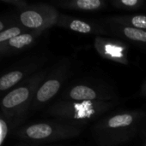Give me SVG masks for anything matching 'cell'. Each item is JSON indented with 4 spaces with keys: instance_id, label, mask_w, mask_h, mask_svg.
<instances>
[{
    "instance_id": "1",
    "label": "cell",
    "mask_w": 146,
    "mask_h": 146,
    "mask_svg": "<svg viewBox=\"0 0 146 146\" xmlns=\"http://www.w3.org/2000/svg\"><path fill=\"white\" fill-rule=\"evenodd\" d=\"M145 114L138 110L120 111L102 116L92 127L93 137L100 146H117L132 139L145 119Z\"/></svg>"
},
{
    "instance_id": "2",
    "label": "cell",
    "mask_w": 146,
    "mask_h": 146,
    "mask_svg": "<svg viewBox=\"0 0 146 146\" xmlns=\"http://www.w3.org/2000/svg\"><path fill=\"white\" fill-rule=\"evenodd\" d=\"M119 104V100L107 102H77L58 101L46 110L50 116L56 120L83 127L97 121L104 114Z\"/></svg>"
},
{
    "instance_id": "3",
    "label": "cell",
    "mask_w": 146,
    "mask_h": 146,
    "mask_svg": "<svg viewBox=\"0 0 146 146\" xmlns=\"http://www.w3.org/2000/svg\"><path fill=\"white\" fill-rule=\"evenodd\" d=\"M48 72L49 69L39 70L3 98L1 110L7 118L18 119L25 115L31 108L36 92Z\"/></svg>"
},
{
    "instance_id": "4",
    "label": "cell",
    "mask_w": 146,
    "mask_h": 146,
    "mask_svg": "<svg viewBox=\"0 0 146 146\" xmlns=\"http://www.w3.org/2000/svg\"><path fill=\"white\" fill-rule=\"evenodd\" d=\"M84 127L68 122L52 120L28 125L18 132V136L25 140L34 143H47L77 138Z\"/></svg>"
},
{
    "instance_id": "5",
    "label": "cell",
    "mask_w": 146,
    "mask_h": 146,
    "mask_svg": "<svg viewBox=\"0 0 146 146\" xmlns=\"http://www.w3.org/2000/svg\"><path fill=\"white\" fill-rule=\"evenodd\" d=\"M62 101L107 102L118 100L115 91L103 82L83 80L71 84L61 94Z\"/></svg>"
},
{
    "instance_id": "6",
    "label": "cell",
    "mask_w": 146,
    "mask_h": 146,
    "mask_svg": "<svg viewBox=\"0 0 146 146\" xmlns=\"http://www.w3.org/2000/svg\"><path fill=\"white\" fill-rule=\"evenodd\" d=\"M71 74V62L63 58L49 70L45 80L38 88L31 108L36 110L51 101L61 90L63 85Z\"/></svg>"
},
{
    "instance_id": "7",
    "label": "cell",
    "mask_w": 146,
    "mask_h": 146,
    "mask_svg": "<svg viewBox=\"0 0 146 146\" xmlns=\"http://www.w3.org/2000/svg\"><path fill=\"white\" fill-rule=\"evenodd\" d=\"M60 12L54 5L38 3L28 5L21 9L19 21L28 31L43 33L45 30L56 27Z\"/></svg>"
},
{
    "instance_id": "8",
    "label": "cell",
    "mask_w": 146,
    "mask_h": 146,
    "mask_svg": "<svg viewBox=\"0 0 146 146\" xmlns=\"http://www.w3.org/2000/svg\"><path fill=\"white\" fill-rule=\"evenodd\" d=\"M94 45L98 54L111 62L126 65L129 63L128 45L120 38L103 36L96 37Z\"/></svg>"
},
{
    "instance_id": "9",
    "label": "cell",
    "mask_w": 146,
    "mask_h": 146,
    "mask_svg": "<svg viewBox=\"0 0 146 146\" xmlns=\"http://www.w3.org/2000/svg\"><path fill=\"white\" fill-rule=\"evenodd\" d=\"M56 27L71 30L82 34H92L96 37L110 35L107 27L102 21L81 19L63 13L59 14Z\"/></svg>"
},
{
    "instance_id": "10",
    "label": "cell",
    "mask_w": 146,
    "mask_h": 146,
    "mask_svg": "<svg viewBox=\"0 0 146 146\" xmlns=\"http://www.w3.org/2000/svg\"><path fill=\"white\" fill-rule=\"evenodd\" d=\"M101 21L105 25L110 35H113L124 41L133 42V44L146 48V31L145 30L116 24L105 21L104 19H102Z\"/></svg>"
},
{
    "instance_id": "11",
    "label": "cell",
    "mask_w": 146,
    "mask_h": 146,
    "mask_svg": "<svg viewBox=\"0 0 146 146\" xmlns=\"http://www.w3.org/2000/svg\"><path fill=\"white\" fill-rule=\"evenodd\" d=\"M42 33L28 31L15 36L9 41L0 44V53H13L23 50L32 46Z\"/></svg>"
},
{
    "instance_id": "12",
    "label": "cell",
    "mask_w": 146,
    "mask_h": 146,
    "mask_svg": "<svg viewBox=\"0 0 146 146\" xmlns=\"http://www.w3.org/2000/svg\"><path fill=\"white\" fill-rule=\"evenodd\" d=\"M43 62L34 61L27 65L22 69H15L4 74L0 77V92H4L14 86L19 84L25 76L31 74L34 70H36Z\"/></svg>"
},
{
    "instance_id": "13",
    "label": "cell",
    "mask_w": 146,
    "mask_h": 146,
    "mask_svg": "<svg viewBox=\"0 0 146 146\" xmlns=\"http://www.w3.org/2000/svg\"><path fill=\"white\" fill-rule=\"evenodd\" d=\"M54 4L56 8L82 12H96L107 8L103 0H61Z\"/></svg>"
},
{
    "instance_id": "14",
    "label": "cell",
    "mask_w": 146,
    "mask_h": 146,
    "mask_svg": "<svg viewBox=\"0 0 146 146\" xmlns=\"http://www.w3.org/2000/svg\"><path fill=\"white\" fill-rule=\"evenodd\" d=\"M105 21L114 22L116 24L127 26L130 27L146 31V15L135 14V15H113L104 18Z\"/></svg>"
},
{
    "instance_id": "15",
    "label": "cell",
    "mask_w": 146,
    "mask_h": 146,
    "mask_svg": "<svg viewBox=\"0 0 146 146\" xmlns=\"http://www.w3.org/2000/svg\"><path fill=\"white\" fill-rule=\"evenodd\" d=\"M146 2L145 0H113L111 4L113 7L121 10L136 11L145 8Z\"/></svg>"
},
{
    "instance_id": "16",
    "label": "cell",
    "mask_w": 146,
    "mask_h": 146,
    "mask_svg": "<svg viewBox=\"0 0 146 146\" xmlns=\"http://www.w3.org/2000/svg\"><path fill=\"white\" fill-rule=\"evenodd\" d=\"M28 31V30H27L23 27H11L6 28L3 30L2 32H0V44L5 43L9 41V39H11L12 38L18 36Z\"/></svg>"
},
{
    "instance_id": "17",
    "label": "cell",
    "mask_w": 146,
    "mask_h": 146,
    "mask_svg": "<svg viewBox=\"0 0 146 146\" xmlns=\"http://www.w3.org/2000/svg\"><path fill=\"white\" fill-rule=\"evenodd\" d=\"M9 133V124L6 120L0 116V146H3V142Z\"/></svg>"
},
{
    "instance_id": "18",
    "label": "cell",
    "mask_w": 146,
    "mask_h": 146,
    "mask_svg": "<svg viewBox=\"0 0 146 146\" xmlns=\"http://www.w3.org/2000/svg\"><path fill=\"white\" fill-rule=\"evenodd\" d=\"M3 3H7L9 4H15L20 9H22L26 8L28 5L25 1H22V0H3Z\"/></svg>"
},
{
    "instance_id": "19",
    "label": "cell",
    "mask_w": 146,
    "mask_h": 146,
    "mask_svg": "<svg viewBox=\"0 0 146 146\" xmlns=\"http://www.w3.org/2000/svg\"><path fill=\"white\" fill-rule=\"evenodd\" d=\"M141 94H142V96L146 97V80L143 83V85L141 86Z\"/></svg>"
},
{
    "instance_id": "20",
    "label": "cell",
    "mask_w": 146,
    "mask_h": 146,
    "mask_svg": "<svg viewBox=\"0 0 146 146\" xmlns=\"http://www.w3.org/2000/svg\"><path fill=\"white\" fill-rule=\"evenodd\" d=\"M4 27H5V23L3 21H0V32L4 30Z\"/></svg>"
},
{
    "instance_id": "21",
    "label": "cell",
    "mask_w": 146,
    "mask_h": 146,
    "mask_svg": "<svg viewBox=\"0 0 146 146\" xmlns=\"http://www.w3.org/2000/svg\"><path fill=\"white\" fill-rule=\"evenodd\" d=\"M144 146H146V139L145 141V143H144Z\"/></svg>"
},
{
    "instance_id": "22",
    "label": "cell",
    "mask_w": 146,
    "mask_h": 146,
    "mask_svg": "<svg viewBox=\"0 0 146 146\" xmlns=\"http://www.w3.org/2000/svg\"><path fill=\"white\" fill-rule=\"evenodd\" d=\"M145 9H146V3H145Z\"/></svg>"
}]
</instances>
